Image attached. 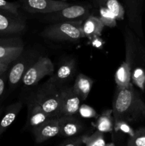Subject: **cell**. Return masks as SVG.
Listing matches in <instances>:
<instances>
[{"mask_svg": "<svg viewBox=\"0 0 145 146\" xmlns=\"http://www.w3.org/2000/svg\"><path fill=\"white\" fill-rule=\"evenodd\" d=\"M142 102L143 101L132 84L127 88H117L112 104L114 122L128 123L136 120L141 115Z\"/></svg>", "mask_w": 145, "mask_h": 146, "instance_id": "cell-1", "label": "cell"}, {"mask_svg": "<svg viewBox=\"0 0 145 146\" xmlns=\"http://www.w3.org/2000/svg\"><path fill=\"white\" fill-rule=\"evenodd\" d=\"M82 21H65L47 27L41 32L44 38L54 41H78L84 38L82 31Z\"/></svg>", "mask_w": 145, "mask_h": 146, "instance_id": "cell-2", "label": "cell"}, {"mask_svg": "<svg viewBox=\"0 0 145 146\" xmlns=\"http://www.w3.org/2000/svg\"><path fill=\"white\" fill-rule=\"evenodd\" d=\"M31 103L38 105L52 118H58L60 111V88L45 83L37 91Z\"/></svg>", "mask_w": 145, "mask_h": 146, "instance_id": "cell-3", "label": "cell"}, {"mask_svg": "<svg viewBox=\"0 0 145 146\" xmlns=\"http://www.w3.org/2000/svg\"><path fill=\"white\" fill-rule=\"evenodd\" d=\"M53 74L54 66L51 60L48 57H41L36 62L27 68L22 78L23 84L25 86H33L45 76H51Z\"/></svg>", "mask_w": 145, "mask_h": 146, "instance_id": "cell-4", "label": "cell"}, {"mask_svg": "<svg viewBox=\"0 0 145 146\" xmlns=\"http://www.w3.org/2000/svg\"><path fill=\"white\" fill-rule=\"evenodd\" d=\"M21 7L29 13L53 14L71 4L59 0H20Z\"/></svg>", "mask_w": 145, "mask_h": 146, "instance_id": "cell-5", "label": "cell"}, {"mask_svg": "<svg viewBox=\"0 0 145 146\" xmlns=\"http://www.w3.org/2000/svg\"><path fill=\"white\" fill-rule=\"evenodd\" d=\"M80 104V98L74 91L72 87L60 88L59 117L73 116L79 111Z\"/></svg>", "mask_w": 145, "mask_h": 146, "instance_id": "cell-6", "label": "cell"}, {"mask_svg": "<svg viewBox=\"0 0 145 146\" xmlns=\"http://www.w3.org/2000/svg\"><path fill=\"white\" fill-rule=\"evenodd\" d=\"M24 51V44L20 38L0 39V64L9 65L16 61Z\"/></svg>", "mask_w": 145, "mask_h": 146, "instance_id": "cell-7", "label": "cell"}, {"mask_svg": "<svg viewBox=\"0 0 145 146\" xmlns=\"http://www.w3.org/2000/svg\"><path fill=\"white\" fill-rule=\"evenodd\" d=\"M25 28L26 21L21 15L0 9V34H17Z\"/></svg>", "mask_w": 145, "mask_h": 146, "instance_id": "cell-8", "label": "cell"}, {"mask_svg": "<svg viewBox=\"0 0 145 146\" xmlns=\"http://www.w3.org/2000/svg\"><path fill=\"white\" fill-rule=\"evenodd\" d=\"M125 12L129 23L134 31L139 36H143L142 26V12L144 0H123Z\"/></svg>", "mask_w": 145, "mask_h": 146, "instance_id": "cell-9", "label": "cell"}, {"mask_svg": "<svg viewBox=\"0 0 145 146\" xmlns=\"http://www.w3.org/2000/svg\"><path fill=\"white\" fill-rule=\"evenodd\" d=\"M58 118H51L32 129L36 143H41L59 135Z\"/></svg>", "mask_w": 145, "mask_h": 146, "instance_id": "cell-10", "label": "cell"}, {"mask_svg": "<svg viewBox=\"0 0 145 146\" xmlns=\"http://www.w3.org/2000/svg\"><path fill=\"white\" fill-rule=\"evenodd\" d=\"M88 13L89 9L85 6L71 5L61 11L49 14L46 19L54 21H75V19L87 16Z\"/></svg>", "mask_w": 145, "mask_h": 146, "instance_id": "cell-11", "label": "cell"}, {"mask_svg": "<svg viewBox=\"0 0 145 146\" xmlns=\"http://www.w3.org/2000/svg\"><path fill=\"white\" fill-rule=\"evenodd\" d=\"M75 71V61L73 59L68 60L60 66L55 74L51 76L47 83L58 88L63 84L70 81L73 76Z\"/></svg>", "mask_w": 145, "mask_h": 146, "instance_id": "cell-12", "label": "cell"}, {"mask_svg": "<svg viewBox=\"0 0 145 146\" xmlns=\"http://www.w3.org/2000/svg\"><path fill=\"white\" fill-rule=\"evenodd\" d=\"M59 135L63 137L75 136L82 129V124L73 116H61L58 118Z\"/></svg>", "mask_w": 145, "mask_h": 146, "instance_id": "cell-13", "label": "cell"}, {"mask_svg": "<svg viewBox=\"0 0 145 146\" xmlns=\"http://www.w3.org/2000/svg\"><path fill=\"white\" fill-rule=\"evenodd\" d=\"M104 27L99 17L90 16L82 24V31L84 36L92 39L101 35Z\"/></svg>", "mask_w": 145, "mask_h": 146, "instance_id": "cell-14", "label": "cell"}, {"mask_svg": "<svg viewBox=\"0 0 145 146\" xmlns=\"http://www.w3.org/2000/svg\"><path fill=\"white\" fill-rule=\"evenodd\" d=\"M92 85L93 81L92 78L82 74H79L75 78L72 88L80 100L85 101L90 92Z\"/></svg>", "mask_w": 145, "mask_h": 146, "instance_id": "cell-15", "label": "cell"}, {"mask_svg": "<svg viewBox=\"0 0 145 146\" xmlns=\"http://www.w3.org/2000/svg\"><path fill=\"white\" fill-rule=\"evenodd\" d=\"M22 103L18 101L8 107L4 116L0 119V136L15 121L16 118L22 109Z\"/></svg>", "mask_w": 145, "mask_h": 146, "instance_id": "cell-16", "label": "cell"}, {"mask_svg": "<svg viewBox=\"0 0 145 146\" xmlns=\"http://www.w3.org/2000/svg\"><path fill=\"white\" fill-rule=\"evenodd\" d=\"M28 107H29L28 108L29 111H28V125L31 126L33 128L52 118L51 115L44 112L38 105L34 103L30 102Z\"/></svg>", "mask_w": 145, "mask_h": 146, "instance_id": "cell-17", "label": "cell"}, {"mask_svg": "<svg viewBox=\"0 0 145 146\" xmlns=\"http://www.w3.org/2000/svg\"><path fill=\"white\" fill-rule=\"evenodd\" d=\"M132 66L129 63L124 61L115 73V80L117 88H127L131 84Z\"/></svg>", "mask_w": 145, "mask_h": 146, "instance_id": "cell-18", "label": "cell"}, {"mask_svg": "<svg viewBox=\"0 0 145 146\" xmlns=\"http://www.w3.org/2000/svg\"><path fill=\"white\" fill-rule=\"evenodd\" d=\"M112 113V110H109L104 112L98 118L96 122V128L98 131L102 133L112 131V130L114 129L115 122H114V118Z\"/></svg>", "mask_w": 145, "mask_h": 146, "instance_id": "cell-19", "label": "cell"}, {"mask_svg": "<svg viewBox=\"0 0 145 146\" xmlns=\"http://www.w3.org/2000/svg\"><path fill=\"white\" fill-rule=\"evenodd\" d=\"M26 66L24 61H19L14 65L9 74V82L11 86H16L22 80L26 71Z\"/></svg>", "mask_w": 145, "mask_h": 146, "instance_id": "cell-20", "label": "cell"}, {"mask_svg": "<svg viewBox=\"0 0 145 146\" xmlns=\"http://www.w3.org/2000/svg\"><path fill=\"white\" fill-rule=\"evenodd\" d=\"M105 7L112 13L116 19L122 20L125 18V9L117 0H107L105 4Z\"/></svg>", "mask_w": 145, "mask_h": 146, "instance_id": "cell-21", "label": "cell"}, {"mask_svg": "<svg viewBox=\"0 0 145 146\" xmlns=\"http://www.w3.org/2000/svg\"><path fill=\"white\" fill-rule=\"evenodd\" d=\"M82 142L85 146H104L105 141L103 133L97 131L90 135H84L81 137Z\"/></svg>", "mask_w": 145, "mask_h": 146, "instance_id": "cell-22", "label": "cell"}, {"mask_svg": "<svg viewBox=\"0 0 145 146\" xmlns=\"http://www.w3.org/2000/svg\"><path fill=\"white\" fill-rule=\"evenodd\" d=\"M99 19L104 27L107 26L110 28H113L116 26V18L105 7H101L100 9Z\"/></svg>", "mask_w": 145, "mask_h": 146, "instance_id": "cell-23", "label": "cell"}, {"mask_svg": "<svg viewBox=\"0 0 145 146\" xmlns=\"http://www.w3.org/2000/svg\"><path fill=\"white\" fill-rule=\"evenodd\" d=\"M127 146H145V127L135 131L134 135L128 140Z\"/></svg>", "mask_w": 145, "mask_h": 146, "instance_id": "cell-24", "label": "cell"}, {"mask_svg": "<svg viewBox=\"0 0 145 146\" xmlns=\"http://www.w3.org/2000/svg\"><path fill=\"white\" fill-rule=\"evenodd\" d=\"M132 80L136 86L144 91L145 88V71L142 68H136L132 72Z\"/></svg>", "mask_w": 145, "mask_h": 146, "instance_id": "cell-25", "label": "cell"}, {"mask_svg": "<svg viewBox=\"0 0 145 146\" xmlns=\"http://www.w3.org/2000/svg\"><path fill=\"white\" fill-rule=\"evenodd\" d=\"M20 4L16 2H11L6 0H0V9L9 11L16 15H20L18 9L20 8Z\"/></svg>", "mask_w": 145, "mask_h": 146, "instance_id": "cell-26", "label": "cell"}, {"mask_svg": "<svg viewBox=\"0 0 145 146\" xmlns=\"http://www.w3.org/2000/svg\"><path fill=\"white\" fill-rule=\"evenodd\" d=\"M114 129L116 131H121V132L128 134L130 137H132L135 132V131L132 129L128 123L125 121H118V122L115 123Z\"/></svg>", "mask_w": 145, "mask_h": 146, "instance_id": "cell-27", "label": "cell"}, {"mask_svg": "<svg viewBox=\"0 0 145 146\" xmlns=\"http://www.w3.org/2000/svg\"><path fill=\"white\" fill-rule=\"evenodd\" d=\"M78 112H79L80 115L82 118H95V117H96L97 115H98V113H97V112L95 111V110H94L91 106L85 105V104L80 106Z\"/></svg>", "mask_w": 145, "mask_h": 146, "instance_id": "cell-28", "label": "cell"}, {"mask_svg": "<svg viewBox=\"0 0 145 146\" xmlns=\"http://www.w3.org/2000/svg\"><path fill=\"white\" fill-rule=\"evenodd\" d=\"M82 143V138L80 137V138H72V139L65 141L60 146H81Z\"/></svg>", "mask_w": 145, "mask_h": 146, "instance_id": "cell-29", "label": "cell"}, {"mask_svg": "<svg viewBox=\"0 0 145 146\" xmlns=\"http://www.w3.org/2000/svg\"><path fill=\"white\" fill-rule=\"evenodd\" d=\"M4 88H5V80L4 77L0 76V96L4 93Z\"/></svg>", "mask_w": 145, "mask_h": 146, "instance_id": "cell-30", "label": "cell"}, {"mask_svg": "<svg viewBox=\"0 0 145 146\" xmlns=\"http://www.w3.org/2000/svg\"><path fill=\"white\" fill-rule=\"evenodd\" d=\"M8 65L0 64V76H1L3 74H4V72H5L7 70V68H8Z\"/></svg>", "mask_w": 145, "mask_h": 146, "instance_id": "cell-31", "label": "cell"}, {"mask_svg": "<svg viewBox=\"0 0 145 146\" xmlns=\"http://www.w3.org/2000/svg\"><path fill=\"white\" fill-rule=\"evenodd\" d=\"M141 115L143 116V118L145 120V104L144 101L142 103V105H141Z\"/></svg>", "mask_w": 145, "mask_h": 146, "instance_id": "cell-32", "label": "cell"}, {"mask_svg": "<svg viewBox=\"0 0 145 146\" xmlns=\"http://www.w3.org/2000/svg\"><path fill=\"white\" fill-rule=\"evenodd\" d=\"M98 1V2L100 4H101V5H105V2H106L107 0H97Z\"/></svg>", "mask_w": 145, "mask_h": 146, "instance_id": "cell-33", "label": "cell"}, {"mask_svg": "<svg viewBox=\"0 0 145 146\" xmlns=\"http://www.w3.org/2000/svg\"><path fill=\"white\" fill-rule=\"evenodd\" d=\"M104 146H115V144H114L113 143H109L105 144Z\"/></svg>", "mask_w": 145, "mask_h": 146, "instance_id": "cell-34", "label": "cell"}, {"mask_svg": "<svg viewBox=\"0 0 145 146\" xmlns=\"http://www.w3.org/2000/svg\"><path fill=\"white\" fill-rule=\"evenodd\" d=\"M1 110H0V117H1Z\"/></svg>", "mask_w": 145, "mask_h": 146, "instance_id": "cell-35", "label": "cell"}, {"mask_svg": "<svg viewBox=\"0 0 145 146\" xmlns=\"http://www.w3.org/2000/svg\"><path fill=\"white\" fill-rule=\"evenodd\" d=\"M144 58H145V54H144Z\"/></svg>", "mask_w": 145, "mask_h": 146, "instance_id": "cell-36", "label": "cell"}]
</instances>
